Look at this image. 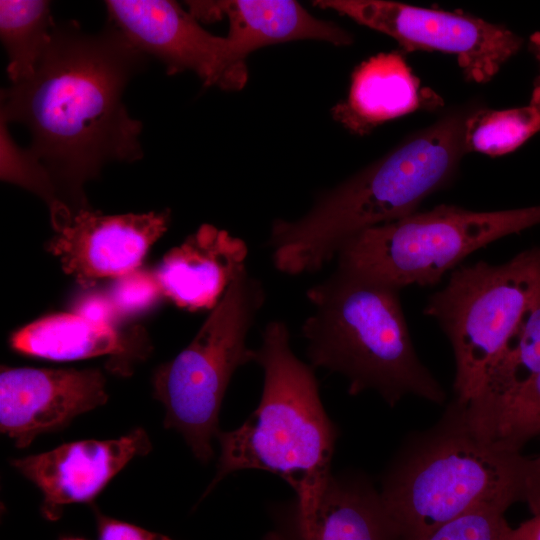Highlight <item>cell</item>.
Returning a JSON list of instances; mask_svg holds the SVG:
<instances>
[{
  "mask_svg": "<svg viewBox=\"0 0 540 540\" xmlns=\"http://www.w3.org/2000/svg\"><path fill=\"white\" fill-rule=\"evenodd\" d=\"M1 179L30 190L49 206L50 213L64 205L57 189L44 167L27 151L20 148L8 130V124L0 121Z\"/></svg>",
  "mask_w": 540,
  "mask_h": 540,
  "instance_id": "cell-23",
  "label": "cell"
},
{
  "mask_svg": "<svg viewBox=\"0 0 540 540\" xmlns=\"http://www.w3.org/2000/svg\"><path fill=\"white\" fill-rule=\"evenodd\" d=\"M109 22L146 56L160 60L169 74L192 71L205 86L239 90L246 84V60L229 38L205 30L178 3L167 0H109Z\"/></svg>",
  "mask_w": 540,
  "mask_h": 540,
  "instance_id": "cell-10",
  "label": "cell"
},
{
  "mask_svg": "<svg viewBox=\"0 0 540 540\" xmlns=\"http://www.w3.org/2000/svg\"><path fill=\"white\" fill-rule=\"evenodd\" d=\"M540 224V205L472 211L441 204L363 230L337 252L338 268L401 290L427 287L476 250Z\"/></svg>",
  "mask_w": 540,
  "mask_h": 540,
  "instance_id": "cell-7",
  "label": "cell"
},
{
  "mask_svg": "<svg viewBox=\"0 0 540 540\" xmlns=\"http://www.w3.org/2000/svg\"><path fill=\"white\" fill-rule=\"evenodd\" d=\"M106 379L97 368H9L0 373V430L18 448L104 405Z\"/></svg>",
  "mask_w": 540,
  "mask_h": 540,
  "instance_id": "cell-12",
  "label": "cell"
},
{
  "mask_svg": "<svg viewBox=\"0 0 540 540\" xmlns=\"http://www.w3.org/2000/svg\"><path fill=\"white\" fill-rule=\"evenodd\" d=\"M60 540H84V539L75 538V537H64V538H61Z\"/></svg>",
  "mask_w": 540,
  "mask_h": 540,
  "instance_id": "cell-27",
  "label": "cell"
},
{
  "mask_svg": "<svg viewBox=\"0 0 540 540\" xmlns=\"http://www.w3.org/2000/svg\"><path fill=\"white\" fill-rule=\"evenodd\" d=\"M170 219L168 210L104 215L84 207L51 218L54 235L46 250L66 274L89 287L132 274L167 231Z\"/></svg>",
  "mask_w": 540,
  "mask_h": 540,
  "instance_id": "cell-11",
  "label": "cell"
},
{
  "mask_svg": "<svg viewBox=\"0 0 540 540\" xmlns=\"http://www.w3.org/2000/svg\"><path fill=\"white\" fill-rule=\"evenodd\" d=\"M467 418L474 433L482 439L522 451L527 442L540 436V372L488 410Z\"/></svg>",
  "mask_w": 540,
  "mask_h": 540,
  "instance_id": "cell-22",
  "label": "cell"
},
{
  "mask_svg": "<svg viewBox=\"0 0 540 540\" xmlns=\"http://www.w3.org/2000/svg\"><path fill=\"white\" fill-rule=\"evenodd\" d=\"M434 101L438 97L421 88L402 54L380 53L355 69L348 98L334 107L333 115L351 132L365 134Z\"/></svg>",
  "mask_w": 540,
  "mask_h": 540,
  "instance_id": "cell-17",
  "label": "cell"
},
{
  "mask_svg": "<svg viewBox=\"0 0 540 540\" xmlns=\"http://www.w3.org/2000/svg\"><path fill=\"white\" fill-rule=\"evenodd\" d=\"M247 255L242 239L203 224L164 255L154 277L161 294L179 308L212 310L246 268Z\"/></svg>",
  "mask_w": 540,
  "mask_h": 540,
  "instance_id": "cell-15",
  "label": "cell"
},
{
  "mask_svg": "<svg viewBox=\"0 0 540 540\" xmlns=\"http://www.w3.org/2000/svg\"><path fill=\"white\" fill-rule=\"evenodd\" d=\"M528 48L539 64V75L535 84L540 85V31H537L530 36Z\"/></svg>",
  "mask_w": 540,
  "mask_h": 540,
  "instance_id": "cell-26",
  "label": "cell"
},
{
  "mask_svg": "<svg viewBox=\"0 0 540 540\" xmlns=\"http://www.w3.org/2000/svg\"><path fill=\"white\" fill-rule=\"evenodd\" d=\"M9 343L20 354L53 361L110 356L111 368L122 373L128 370L124 360L142 354L135 343L108 322L81 313L39 318L15 331Z\"/></svg>",
  "mask_w": 540,
  "mask_h": 540,
  "instance_id": "cell-18",
  "label": "cell"
},
{
  "mask_svg": "<svg viewBox=\"0 0 540 540\" xmlns=\"http://www.w3.org/2000/svg\"><path fill=\"white\" fill-rule=\"evenodd\" d=\"M152 444L140 427L108 440L64 443L50 451L11 460V465L41 491V512L50 521L65 505L90 503L130 460L147 455Z\"/></svg>",
  "mask_w": 540,
  "mask_h": 540,
  "instance_id": "cell-13",
  "label": "cell"
},
{
  "mask_svg": "<svg viewBox=\"0 0 540 540\" xmlns=\"http://www.w3.org/2000/svg\"><path fill=\"white\" fill-rule=\"evenodd\" d=\"M267 540H396L379 490L357 475H331L312 499L286 504Z\"/></svg>",
  "mask_w": 540,
  "mask_h": 540,
  "instance_id": "cell-14",
  "label": "cell"
},
{
  "mask_svg": "<svg viewBox=\"0 0 540 540\" xmlns=\"http://www.w3.org/2000/svg\"><path fill=\"white\" fill-rule=\"evenodd\" d=\"M464 119L442 118L325 193L301 219L274 221L275 267L289 275L318 271L352 236L416 212L453 176L464 153Z\"/></svg>",
  "mask_w": 540,
  "mask_h": 540,
  "instance_id": "cell-3",
  "label": "cell"
},
{
  "mask_svg": "<svg viewBox=\"0 0 540 540\" xmlns=\"http://www.w3.org/2000/svg\"><path fill=\"white\" fill-rule=\"evenodd\" d=\"M254 362L264 372L260 402L241 426L218 433L217 472L203 497L227 475L258 469L281 477L296 499H312L332 475L338 438L313 367L292 352L287 325L281 321L266 325Z\"/></svg>",
  "mask_w": 540,
  "mask_h": 540,
  "instance_id": "cell-5",
  "label": "cell"
},
{
  "mask_svg": "<svg viewBox=\"0 0 540 540\" xmlns=\"http://www.w3.org/2000/svg\"><path fill=\"white\" fill-rule=\"evenodd\" d=\"M98 540H172L133 524L97 513Z\"/></svg>",
  "mask_w": 540,
  "mask_h": 540,
  "instance_id": "cell-25",
  "label": "cell"
},
{
  "mask_svg": "<svg viewBox=\"0 0 540 540\" xmlns=\"http://www.w3.org/2000/svg\"><path fill=\"white\" fill-rule=\"evenodd\" d=\"M540 372V296L522 315L489 365L478 394L465 404L476 416Z\"/></svg>",
  "mask_w": 540,
  "mask_h": 540,
  "instance_id": "cell-19",
  "label": "cell"
},
{
  "mask_svg": "<svg viewBox=\"0 0 540 540\" xmlns=\"http://www.w3.org/2000/svg\"><path fill=\"white\" fill-rule=\"evenodd\" d=\"M190 12L199 20L227 17V37L240 57L272 44L300 39L349 45L348 32L312 16L292 0H226L189 2Z\"/></svg>",
  "mask_w": 540,
  "mask_h": 540,
  "instance_id": "cell-16",
  "label": "cell"
},
{
  "mask_svg": "<svg viewBox=\"0 0 540 540\" xmlns=\"http://www.w3.org/2000/svg\"><path fill=\"white\" fill-rule=\"evenodd\" d=\"M380 498L396 540H422L478 507L524 503L540 513V455L476 435L454 399L429 430L410 439L386 471Z\"/></svg>",
  "mask_w": 540,
  "mask_h": 540,
  "instance_id": "cell-2",
  "label": "cell"
},
{
  "mask_svg": "<svg viewBox=\"0 0 540 540\" xmlns=\"http://www.w3.org/2000/svg\"><path fill=\"white\" fill-rule=\"evenodd\" d=\"M55 25L49 1H0V37L7 52V74L12 84L35 73L51 43Z\"/></svg>",
  "mask_w": 540,
  "mask_h": 540,
  "instance_id": "cell-20",
  "label": "cell"
},
{
  "mask_svg": "<svg viewBox=\"0 0 540 540\" xmlns=\"http://www.w3.org/2000/svg\"><path fill=\"white\" fill-rule=\"evenodd\" d=\"M400 290L337 268L307 291L314 312L302 325L312 367L339 373L348 392H377L390 406L406 396L443 404L446 394L413 346Z\"/></svg>",
  "mask_w": 540,
  "mask_h": 540,
  "instance_id": "cell-4",
  "label": "cell"
},
{
  "mask_svg": "<svg viewBox=\"0 0 540 540\" xmlns=\"http://www.w3.org/2000/svg\"><path fill=\"white\" fill-rule=\"evenodd\" d=\"M314 5L380 31L406 51L453 55L474 83L490 81L523 45V38L507 27L462 12L386 0H317Z\"/></svg>",
  "mask_w": 540,
  "mask_h": 540,
  "instance_id": "cell-9",
  "label": "cell"
},
{
  "mask_svg": "<svg viewBox=\"0 0 540 540\" xmlns=\"http://www.w3.org/2000/svg\"><path fill=\"white\" fill-rule=\"evenodd\" d=\"M539 296L540 245L497 265H459L428 298L423 313L452 347L457 401L466 404L478 394L489 365Z\"/></svg>",
  "mask_w": 540,
  "mask_h": 540,
  "instance_id": "cell-8",
  "label": "cell"
},
{
  "mask_svg": "<svg viewBox=\"0 0 540 540\" xmlns=\"http://www.w3.org/2000/svg\"><path fill=\"white\" fill-rule=\"evenodd\" d=\"M540 133V85L534 84L529 103L522 107L481 109L465 117L463 149L491 157L505 155Z\"/></svg>",
  "mask_w": 540,
  "mask_h": 540,
  "instance_id": "cell-21",
  "label": "cell"
},
{
  "mask_svg": "<svg viewBox=\"0 0 540 540\" xmlns=\"http://www.w3.org/2000/svg\"><path fill=\"white\" fill-rule=\"evenodd\" d=\"M505 510L483 506L438 527L422 540H509L513 528Z\"/></svg>",
  "mask_w": 540,
  "mask_h": 540,
  "instance_id": "cell-24",
  "label": "cell"
},
{
  "mask_svg": "<svg viewBox=\"0 0 540 540\" xmlns=\"http://www.w3.org/2000/svg\"><path fill=\"white\" fill-rule=\"evenodd\" d=\"M145 57L110 22L88 34L71 21L55 25L35 73L1 92L0 121L28 128L27 151L71 210L89 207L83 185L105 164L142 157V124L122 97Z\"/></svg>",
  "mask_w": 540,
  "mask_h": 540,
  "instance_id": "cell-1",
  "label": "cell"
},
{
  "mask_svg": "<svg viewBox=\"0 0 540 540\" xmlns=\"http://www.w3.org/2000/svg\"><path fill=\"white\" fill-rule=\"evenodd\" d=\"M264 301L263 285L244 268L189 345L153 375L165 428L180 433L202 463L214 455L212 441L220 432L219 412L233 374L254 362L246 338Z\"/></svg>",
  "mask_w": 540,
  "mask_h": 540,
  "instance_id": "cell-6",
  "label": "cell"
}]
</instances>
